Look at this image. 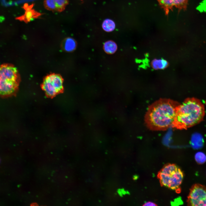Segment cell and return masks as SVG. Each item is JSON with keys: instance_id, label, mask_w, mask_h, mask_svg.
Wrapping results in <instances>:
<instances>
[{"instance_id": "cell-2", "label": "cell", "mask_w": 206, "mask_h": 206, "mask_svg": "<svg viewBox=\"0 0 206 206\" xmlns=\"http://www.w3.org/2000/svg\"><path fill=\"white\" fill-rule=\"evenodd\" d=\"M205 114L204 105L199 100L187 98L178 106L172 126L179 129H186L200 122Z\"/></svg>"}, {"instance_id": "cell-1", "label": "cell", "mask_w": 206, "mask_h": 206, "mask_svg": "<svg viewBox=\"0 0 206 206\" xmlns=\"http://www.w3.org/2000/svg\"><path fill=\"white\" fill-rule=\"evenodd\" d=\"M179 103L167 98H161L150 105L144 116L145 124L153 130H164L172 126Z\"/></svg>"}, {"instance_id": "cell-5", "label": "cell", "mask_w": 206, "mask_h": 206, "mask_svg": "<svg viewBox=\"0 0 206 206\" xmlns=\"http://www.w3.org/2000/svg\"><path fill=\"white\" fill-rule=\"evenodd\" d=\"M42 88L48 96L53 97L63 90V80L59 75L51 74L47 76L43 80Z\"/></svg>"}, {"instance_id": "cell-11", "label": "cell", "mask_w": 206, "mask_h": 206, "mask_svg": "<svg viewBox=\"0 0 206 206\" xmlns=\"http://www.w3.org/2000/svg\"><path fill=\"white\" fill-rule=\"evenodd\" d=\"M76 47V43L73 38L68 37L64 40V48L66 51L68 52H72L75 49Z\"/></svg>"}, {"instance_id": "cell-15", "label": "cell", "mask_w": 206, "mask_h": 206, "mask_svg": "<svg viewBox=\"0 0 206 206\" xmlns=\"http://www.w3.org/2000/svg\"><path fill=\"white\" fill-rule=\"evenodd\" d=\"M195 159L199 164H203L206 161V155L202 152H198L195 155Z\"/></svg>"}, {"instance_id": "cell-10", "label": "cell", "mask_w": 206, "mask_h": 206, "mask_svg": "<svg viewBox=\"0 0 206 206\" xmlns=\"http://www.w3.org/2000/svg\"><path fill=\"white\" fill-rule=\"evenodd\" d=\"M103 48L105 52L108 54H112L116 52L117 49L116 43L112 40H108L105 42L103 46Z\"/></svg>"}, {"instance_id": "cell-7", "label": "cell", "mask_w": 206, "mask_h": 206, "mask_svg": "<svg viewBox=\"0 0 206 206\" xmlns=\"http://www.w3.org/2000/svg\"><path fill=\"white\" fill-rule=\"evenodd\" d=\"M167 13L174 6L180 9H185L188 0H158Z\"/></svg>"}, {"instance_id": "cell-4", "label": "cell", "mask_w": 206, "mask_h": 206, "mask_svg": "<svg viewBox=\"0 0 206 206\" xmlns=\"http://www.w3.org/2000/svg\"><path fill=\"white\" fill-rule=\"evenodd\" d=\"M158 177L162 186L177 192L180 191L183 174L176 165L169 164L165 165L159 173Z\"/></svg>"}, {"instance_id": "cell-16", "label": "cell", "mask_w": 206, "mask_h": 206, "mask_svg": "<svg viewBox=\"0 0 206 206\" xmlns=\"http://www.w3.org/2000/svg\"><path fill=\"white\" fill-rule=\"evenodd\" d=\"M144 206H156V204L152 202L148 201L145 203L143 205Z\"/></svg>"}, {"instance_id": "cell-9", "label": "cell", "mask_w": 206, "mask_h": 206, "mask_svg": "<svg viewBox=\"0 0 206 206\" xmlns=\"http://www.w3.org/2000/svg\"><path fill=\"white\" fill-rule=\"evenodd\" d=\"M150 65L151 67L154 70H162L167 68L169 66V63L163 59H155L152 61Z\"/></svg>"}, {"instance_id": "cell-14", "label": "cell", "mask_w": 206, "mask_h": 206, "mask_svg": "<svg viewBox=\"0 0 206 206\" xmlns=\"http://www.w3.org/2000/svg\"><path fill=\"white\" fill-rule=\"evenodd\" d=\"M57 7V11L61 12L68 4V0H54Z\"/></svg>"}, {"instance_id": "cell-3", "label": "cell", "mask_w": 206, "mask_h": 206, "mask_svg": "<svg viewBox=\"0 0 206 206\" xmlns=\"http://www.w3.org/2000/svg\"><path fill=\"white\" fill-rule=\"evenodd\" d=\"M20 78L17 68L13 65L5 63L0 66V97L14 96L18 89Z\"/></svg>"}, {"instance_id": "cell-12", "label": "cell", "mask_w": 206, "mask_h": 206, "mask_svg": "<svg viewBox=\"0 0 206 206\" xmlns=\"http://www.w3.org/2000/svg\"><path fill=\"white\" fill-rule=\"evenodd\" d=\"M102 26L103 29L105 31L110 32L114 29L115 24L114 22L112 20L107 19L103 21Z\"/></svg>"}, {"instance_id": "cell-6", "label": "cell", "mask_w": 206, "mask_h": 206, "mask_svg": "<svg viewBox=\"0 0 206 206\" xmlns=\"http://www.w3.org/2000/svg\"><path fill=\"white\" fill-rule=\"evenodd\" d=\"M187 202L190 206H206V187L199 184L193 185L190 189Z\"/></svg>"}, {"instance_id": "cell-8", "label": "cell", "mask_w": 206, "mask_h": 206, "mask_svg": "<svg viewBox=\"0 0 206 206\" xmlns=\"http://www.w3.org/2000/svg\"><path fill=\"white\" fill-rule=\"evenodd\" d=\"M25 14L22 16L18 17L17 19L23 21L26 23L30 21L32 19L37 18L41 15V14L31 8L25 9Z\"/></svg>"}, {"instance_id": "cell-13", "label": "cell", "mask_w": 206, "mask_h": 206, "mask_svg": "<svg viewBox=\"0 0 206 206\" xmlns=\"http://www.w3.org/2000/svg\"><path fill=\"white\" fill-rule=\"evenodd\" d=\"M44 4L45 7L47 10L57 11L56 5L54 0H44Z\"/></svg>"}]
</instances>
